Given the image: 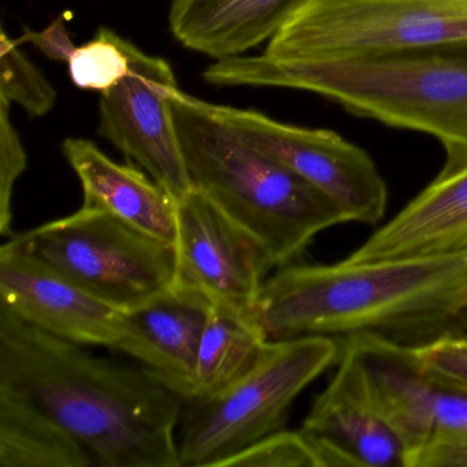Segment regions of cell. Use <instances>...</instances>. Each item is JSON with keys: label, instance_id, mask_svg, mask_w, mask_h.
I'll list each match as a JSON object with an SVG mask.
<instances>
[{"label": "cell", "instance_id": "cell-17", "mask_svg": "<svg viewBox=\"0 0 467 467\" xmlns=\"http://www.w3.org/2000/svg\"><path fill=\"white\" fill-rule=\"evenodd\" d=\"M311 0H173L169 28L188 50L214 61L267 43Z\"/></svg>", "mask_w": 467, "mask_h": 467}, {"label": "cell", "instance_id": "cell-1", "mask_svg": "<svg viewBox=\"0 0 467 467\" xmlns=\"http://www.w3.org/2000/svg\"><path fill=\"white\" fill-rule=\"evenodd\" d=\"M0 392L39 409L99 467H180L184 399L147 368L91 354L0 305Z\"/></svg>", "mask_w": 467, "mask_h": 467}, {"label": "cell", "instance_id": "cell-4", "mask_svg": "<svg viewBox=\"0 0 467 467\" xmlns=\"http://www.w3.org/2000/svg\"><path fill=\"white\" fill-rule=\"evenodd\" d=\"M171 111L193 187L255 234L275 266L296 261L317 234L348 223L327 196L213 116L204 100L177 89Z\"/></svg>", "mask_w": 467, "mask_h": 467}, {"label": "cell", "instance_id": "cell-14", "mask_svg": "<svg viewBox=\"0 0 467 467\" xmlns=\"http://www.w3.org/2000/svg\"><path fill=\"white\" fill-rule=\"evenodd\" d=\"M466 250L467 161L456 166H442L428 187L343 262L366 264Z\"/></svg>", "mask_w": 467, "mask_h": 467}, {"label": "cell", "instance_id": "cell-25", "mask_svg": "<svg viewBox=\"0 0 467 467\" xmlns=\"http://www.w3.org/2000/svg\"><path fill=\"white\" fill-rule=\"evenodd\" d=\"M409 467H467V431L437 437L411 459Z\"/></svg>", "mask_w": 467, "mask_h": 467}, {"label": "cell", "instance_id": "cell-8", "mask_svg": "<svg viewBox=\"0 0 467 467\" xmlns=\"http://www.w3.org/2000/svg\"><path fill=\"white\" fill-rule=\"evenodd\" d=\"M338 344L337 371L399 437L407 467L437 437L467 431V393L429 376L417 348L371 335Z\"/></svg>", "mask_w": 467, "mask_h": 467}, {"label": "cell", "instance_id": "cell-21", "mask_svg": "<svg viewBox=\"0 0 467 467\" xmlns=\"http://www.w3.org/2000/svg\"><path fill=\"white\" fill-rule=\"evenodd\" d=\"M125 42L113 29L100 28L94 39L76 47L67 62L73 84L99 94L116 86L130 72Z\"/></svg>", "mask_w": 467, "mask_h": 467}, {"label": "cell", "instance_id": "cell-24", "mask_svg": "<svg viewBox=\"0 0 467 467\" xmlns=\"http://www.w3.org/2000/svg\"><path fill=\"white\" fill-rule=\"evenodd\" d=\"M422 368L442 385L467 393V336L450 335L417 347Z\"/></svg>", "mask_w": 467, "mask_h": 467}, {"label": "cell", "instance_id": "cell-20", "mask_svg": "<svg viewBox=\"0 0 467 467\" xmlns=\"http://www.w3.org/2000/svg\"><path fill=\"white\" fill-rule=\"evenodd\" d=\"M0 98L26 109L31 117H43L53 110L56 89L36 65L2 31L0 40Z\"/></svg>", "mask_w": 467, "mask_h": 467}, {"label": "cell", "instance_id": "cell-6", "mask_svg": "<svg viewBox=\"0 0 467 467\" xmlns=\"http://www.w3.org/2000/svg\"><path fill=\"white\" fill-rule=\"evenodd\" d=\"M6 243L119 311L139 307L179 280L176 245L102 210L81 207Z\"/></svg>", "mask_w": 467, "mask_h": 467}, {"label": "cell", "instance_id": "cell-19", "mask_svg": "<svg viewBox=\"0 0 467 467\" xmlns=\"http://www.w3.org/2000/svg\"><path fill=\"white\" fill-rule=\"evenodd\" d=\"M88 451L32 404L0 392V467H91Z\"/></svg>", "mask_w": 467, "mask_h": 467}, {"label": "cell", "instance_id": "cell-13", "mask_svg": "<svg viewBox=\"0 0 467 467\" xmlns=\"http://www.w3.org/2000/svg\"><path fill=\"white\" fill-rule=\"evenodd\" d=\"M212 307L204 292L177 280L149 302L122 311L121 332L111 349L139 360L185 399Z\"/></svg>", "mask_w": 467, "mask_h": 467}, {"label": "cell", "instance_id": "cell-5", "mask_svg": "<svg viewBox=\"0 0 467 467\" xmlns=\"http://www.w3.org/2000/svg\"><path fill=\"white\" fill-rule=\"evenodd\" d=\"M338 341L303 336L267 341L261 358L234 384L184 399L180 467H223L254 442L283 429L295 399L337 362Z\"/></svg>", "mask_w": 467, "mask_h": 467}, {"label": "cell", "instance_id": "cell-18", "mask_svg": "<svg viewBox=\"0 0 467 467\" xmlns=\"http://www.w3.org/2000/svg\"><path fill=\"white\" fill-rule=\"evenodd\" d=\"M267 341L253 308L213 302L187 398L212 395L234 384L256 365Z\"/></svg>", "mask_w": 467, "mask_h": 467}, {"label": "cell", "instance_id": "cell-16", "mask_svg": "<svg viewBox=\"0 0 467 467\" xmlns=\"http://www.w3.org/2000/svg\"><path fill=\"white\" fill-rule=\"evenodd\" d=\"M62 152L83 187V207L102 210L138 231L176 244L177 202L140 169L109 158L94 141L67 138Z\"/></svg>", "mask_w": 467, "mask_h": 467}, {"label": "cell", "instance_id": "cell-15", "mask_svg": "<svg viewBox=\"0 0 467 467\" xmlns=\"http://www.w3.org/2000/svg\"><path fill=\"white\" fill-rule=\"evenodd\" d=\"M300 431L319 467H407L399 437L340 371L316 399Z\"/></svg>", "mask_w": 467, "mask_h": 467}, {"label": "cell", "instance_id": "cell-7", "mask_svg": "<svg viewBox=\"0 0 467 467\" xmlns=\"http://www.w3.org/2000/svg\"><path fill=\"white\" fill-rule=\"evenodd\" d=\"M463 39L467 0H311L262 54L324 61Z\"/></svg>", "mask_w": 467, "mask_h": 467}, {"label": "cell", "instance_id": "cell-9", "mask_svg": "<svg viewBox=\"0 0 467 467\" xmlns=\"http://www.w3.org/2000/svg\"><path fill=\"white\" fill-rule=\"evenodd\" d=\"M206 106L251 146L327 196L348 223L374 225L384 217L387 184L365 150L333 130L285 124L256 110L209 102Z\"/></svg>", "mask_w": 467, "mask_h": 467}, {"label": "cell", "instance_id": "cell-10", "mask_svg": "<svg viewBox=\"0 0 467 467\" xmlns=\"http://www.w3.org/2000/svg\"><path fill=\"white\" fill-rule=\"evenodd\" d=\"M125 47L130 72L100 94L98 133L180 202L193 184L171 111L176 75L166 59Z\"/></svg>", "mask_w": 467, "mask_h": 467}, {"label": "cell", "instance_id": "cell-2", "mask_svg": "<svg viewBox=\"0 0 467 467\" xmlns=\"http://www.w3.org/2000/svg\"><path fill=\"white\" fill-rule=\"evenodd\" d=\"M269 341L371 335L422 347L467 327V250L366 264L284 265L253 307Z\"/></svg>", "mask_w": 467, "mask_h": 467}, {"label": "cell", "instance_id": "cell-23", "mask_svg": "<svg viewBox=\"0 0 467 467\" xmlns=\"http://www.w3.org/2000/svg\"><path fill=\"white\" fill-rule=\"evenodd\" d=\"M12 103L0 98V234L12 237L13 191L26 166L28 157L10 114Z\"/></svg>", "mask_w": 467, "mask_h": 467}, {"label": "cell", "instance_id": "cell-22", "mask_svg": "<svg viewBox=\"0 0 467 467\" xmlns=\"http://www.w3.org/2000/svg\"><path fill=\"white\" fill-rule=\"evenodd\" d=\"M319 467L318 459L302 431H280L258 440L223 467Z\"/></svg>", "mask_w": 467, "mask_h": 467}, {"label": "cell", "instance_id": "cell-26", "mask_svg": "<svg viewBox=\"0 0 467 467\" xmlns=\"http://www.w3.org/2000/svg\"><path fill=\"white\" fill-rule=\"evenodd\" d=\"M26 42L34 43L47 58L53 61L69 62L76 46L62 20L54 21L42 32H28L23 37Z\"/></svg>", "mask_w": 467, "mask_h": 467}, {"label": "cell", "instance_id": "cell-3", "mask_svg": "<svg viewBox=\"0 0 467 467\" xmlns=\"http://www.w3.org/2000/svg\"><path fill=\"white\" fill-rule=\"evenodd\" d=\"M218 87H270L319 95L354 116L433 136L442 166L467 161V39L343 59L240 56L215 61Z\"/></svg>", "mask_w": 467, "mask_h": 467}, {"label": "cell", "instance_id": "cell-11", "mask_svg": "<svg viewBox=\"0 0 467 467\" xmlns=\"http://www.w3.org/2000/svg\"><path fill=\"white\" fill-rule=\"evenodd\" d=\"M179 280L214 303L253 308L275 264L266 245L232 220L204 193L192 190L177 202Z\"/></svg>", "mask_w": 467, "mask_h": 467}, {"label": "cell", "instance_id": "cell-12", "mask_svg": "<svg viewBox=\"0 0 467 467\" xmlns=\"http://www.w3.org/2000/svg\"><path fill=\"white\" fill-rule=\"evenodd\" d=\"M0 305L43 332L83 346L111 348L121 332L122 311L7 243L0 247Z\"/></svg>", "mask_w": 467, "mask_h": 467}]
</instances>
